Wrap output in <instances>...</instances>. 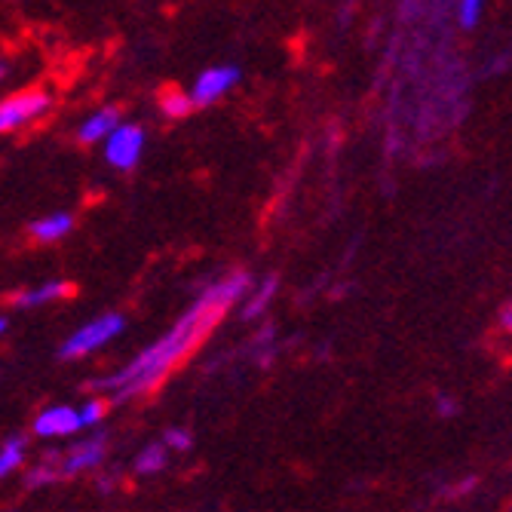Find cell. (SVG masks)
I'll list each match as a JSON object with an SVG mask.
<instances>
[{"label": "cell", "mask_w": 512, "mask_h": 512, "mask_svg": "<svg viewBox=\"0 0 512 512\" xmlns=\"http://www.w3.org/2000/svg\"><path fill=\"white\" fill-rule=\"evenodd\" d=\"M71 227H74L71 215H50V218H40V221L31 224V237L37 243H56L65 234H71Z\"/></svg>", "instance_id": "9"}, {"label": "cell", "mask_w": 512, "mask_h": 512, "mask_svg": "<svg viewBox=\"0 0 512 512\" xmlns=\"http://www.w3.org/2000/svg\"><path fill=\"white\" fill-rule=\"evenodd\" d=\"M246 292H249L246 273H230L227 279H221V283L209 286L197 298V304L184 313L160 341H154L145 353H138L126 368L117 371V375L92 381L89 390L92 393H111L114 402H129L138 396H148L151 390H157L169 378L172 368H178L209 338V332L221 322V316L237 301H243Z\"/></svg>", "instance_id": "1"}, {"label": "cell", "mask_w": 512, "mask_h": 512, "mask_svg": "<svg viewBox=\"0 0 512 512\" xmlns=\"http://www.w3.org/2000/svg\"><path fill=\"white\" fill-rule=\"evenodd\" d=\"M166 467V448L163 445H148L142 454L135 457V470L142 476H154Z\"/></svg>", "instance_id": "14"}, {"label": "cell", "mask_w": 512, "mask_h": 512, "mask_svg": "<svg viewBox=\"0 0 512 512\" xmlns=\"http://www.w3.org/2000/svg\"><path fill=\"white\" fill-rule=\"evenodd\" d=\"M273 295H276V279H264V283L246 298V307H243V319L246 322H255L267 307H270V301H273Z\"/></svg>", "instance_id": "11"}, {"label": "cell", "mask_w": 512, "mask_h": 512, "mask_svg": "<svg viewBox=\"0 0 512 512\" xmlns=\"http://www.w3.org/2000/svg\"><path fill=\"white\" fill-rule=\"evenodd\" d=\"M50 111V96L40 89H28V92H16V96L0 102V132L19 129L31 120H37L40 114Z\"/></svg>", "instance_id": "3"}, {"label": "cell", "mask_w": 512, "mask_h": 512, "mask_svg": "<svg viewBox=\"0 0 512 512\" xmlns=\"http://www.w3.org/2000/svg\"><path fill=\"white\" fill-rule=\"evenodd\" d=\"M120 332H123V316H120V313H105V316H99V319L86 322L83 329H77V332L62 344L59 356H62V359H80V356H86V353H92V350L105 347V344H108L111 338H117Z\"/></svg>", "instance_id": "2"}, {"label": "cell", "mask_w": 512, "mask_h": 512, "mask_svg": "<svg viewBox=\"0 0 512 512\" xmlns=\"http://www.w3.org/2000/svg\"><path fill=\"white\" fill-rule=\"evenodd\" d=\"M160 108H163V114L166 117H172V120H181V117H188L197 105H194V99L191 96H184L181 89H163V96H160Z\"/></svg>", "instance_id": "12"}, {"label": "cell", "mask_w": 512, "mask_h": 512, "mask_svg": "<svg viewBox=\"0 0 512 512\" xmlns=\"http://www.w3.org/2000/svg\"><path fill=\"white\" fill-rule=\"evenodd\" d=\"M105 157L114 169L120 172H129L138 157H142V148H145V129L135 126V123H120L108 138H105Z\"/></svg>", "instance_id": "4"}, {"label": "cell", "mask_w": 512, "mask_h": 512, "mask_svg": "<svg viewBox=\"0 0 512 512\" xmlns=\"http://www.w3.org/2000/svg\"><path fill=\"white\" fill-rule=\"evenodd\" d=\"M65 476V470L62 467H56V457H50V463H40L37 470H31L28 473V488H40V485H53V482H59Z\"/></svg>", "instance_id": "15"}, {"label": "cell", "mask_w": 512, "mask_h": 512, "mask_svg": "<svg viewBox=\"0 0 512 512\" xmlns=\"http://www.w3.org/2000/svg\"><path fill=\"white\" fill-rule=\"evenodd\" d=\"M163 442H166L169 448H175V451H188V448H194V436H191L188 430H178V427L166 430Z\"/></svg>", "instance_id": "18"}, {"label": "cell", "mask_w": 512, "mask_h": 512, "mask_svg": "<svg viewBox=\"0 0 512 512\" xmlns=\"http://www.w3.org/2000/svg\"><path fill=\"white\" fill-rule=\"evenodd\" d=\"M500 325H503L506 332H512V301L500 310Z\"/></svg>", "instance_id": "20"}, {"label": "cell", "mask_w": 512, "mask_h": 512, "mask_svg": "<svg viewBox=\"0 0 512 512\" xmlns=\"http://www.w3.org/2000/svg\"><path fill=\"white\" fill-rule=\"evenodd\" d=\"M237 83H240V68H234V65H215V68H209V71H203L197 77L191 99H194L197 108L212 105V102L224 99Z\"/></svg>", "instance_id": "5"}, {"label": "cell", "mask_w": 512, "mask_h": 512, "mask_svg": "<svg viewBox=\"0 0 512 512\" xmlns=\"http://www.w3.org/2000/svg\"><path fill=\"white\" fill-rule=\"evenodd\" d=\"M22 457H25V439L22 436H13L0 445V479L10 476L16 467H22Z\"/></svg>", "instance_id": "13"}, {"label": "cell", "mask_w": 512, "mask_h": 512, "mask_svg": "<svg viewBox=\"0 0 512 512\" xmlns=\"http://www.w3.org/2000/svg\"><path fill=\"white\" fill-rule=\"evenodd\" d=\"M83 427L80 421V411L74 408H65V405H56V408H46L43 414H37L34 421V433L43 436V439H53V436H71Z\"/></svg>", "instance_id": "6"}, {"label": "cell", "mask_w": 512, "mask_h": 512, "mask_svg": "<svg viewBox=\"0 0 512 512\" xmlns=\"http://www.w3.org/2000/svg\"><path fill=\"white\" fill-rule=\"evenodd\" d=\"M77 289L71 283H62V279H56V283H46L34 292H22L13 298V304H25V307H34V304H46V301H56V298H71Z\"/></svg>", "instance_id": "10"}, {"label": "cell", "mask_w": 512, "mask_h": 512, "mask_svg": "<svg viewBox=\"0 0 512 512\" xmlns=\"http://www.w3.org/2000/svg\"><path fill=\"white\" fill-rule=\"evenodd\" d=\"M4 329H7V322H4V319H0V335H4Z\"/></svg>", "instance_id": "21"}, {"label": "cell", "mask_w": 512, "mask_h": 512, "mask_svg": "<svg viewBox=\"0 0 512 512\" xmlns=\"http://www.w3.org/2000/svg\"><path fill=\"white\" fill-rule=\"evenodd\" d=\"M105 460V439L96 436V439H86L80 442L62 463V470L65 476H74V473H83V470H92V467H99V463Z\"/></svg>", "instance_id": "7"}, {"label": "cell", "mask_w": 512, "mask_h": 512, "mask_svg": "<svg viewBox=\"0 0 512 512\" xmlns=\"http://www.w3.org/2000/svg\"><path fill=\"white\" fill-rule=\"evenodd\" d=\"M105 414H108V402L96 396V399H89V402L80 408V421H83V427H96Z\"/></svg>", "instance_id": "17"}, {"label": "cell", "mask_w": 512, "mask_h": 512, "mask_svg": "<svg viewBox=\"0 0 512 512\" xmlns=\"http://www.w3.org/2000/svg\"><path fill=\"white\" fill-rule=\"evenodd\" d=\"M485 10V0H457V22L463 28H476Z\"/></svg>", "instance_id": "16"}, {"label": "cell", "mask_w": 512, "mask_h": 512, "mask_svg": "<svg viewBox=\"0 0 512 512\" xmlns=\"http://www.w3.org/2000/svg\"><path fill=\"white\" fill-rule=\"evenodd\" d=\"M436 408H439V414H442V417H454V414H457V405H454L448 396H442V399L436 402Z\"/></svg>", "instance_id": "19"}, {"label": "cell", "mask_w": 512, "mask_h": 512, "mask_svg": "<svg viewBox=\"0 0 512 512\" xmlns=\"http://www.w3.org/2000/svg\"><path fill=\"white\" fill-rule=\"evenodd\" d=\"M0 77H4V65H0Z\"/></svg>", "instance_id": "22"}, {"label": "cell", "mask_w": 512, "mask_h": 512, "mask_svg": "<svg viewBox=\"0 0 512 512\" xmlns=\"http://www.w3.org/2000/svg\"><path fill=\"white\" fill-rule=\"evenodd\" d=\"M117 126H120V111L117 108H102L80 126L77 142L80 145H96V142H102V138H108Z\"/></svg>", "instance_id": "8"}]
</instances>
